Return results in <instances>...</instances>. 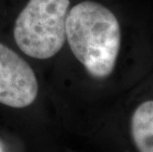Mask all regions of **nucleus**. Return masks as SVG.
I'll return each instance as SVG.
<instances>
[{"label":"nucleus","mask_w":153,"mask_h":152,"mask_svg":"<svg viewBox=\"0 0 153 152\" xmlns=\"http://www.w3.org/2000/svg\"><path fill=\"white\" fill-rule=\"evenodd\" d=\"M131 135L139 152H153V101L136 108L131 118Z\"/></svg>","instance_id":"obj_4"},{"label":"nucleus","mask_w":153,"mask_h":152,"mask_svg":"<svg viewBox=\"0 0 153 152\" xmlns=\"http://www.w3.org/2000/svg\"><path fill=\"white\" fill-rule=\"evenodd\" d=\"M38 91V80L32 67L0 43V103L11 108H26L34 103Z\"/></svg>","instance_id":"obj_3"},{"label":"nucleus","mask_w":153,"mask_h":152,"mask_svg":"<svg viewBox=\"0 0 153 152\" xmlns=\"http://www.w3.org/2000/svg\"><path fill=\"white\" fill-rule=\"evenodd\" d=\"M69 0H29L16 19L18 47L37 59L54 56L63 47Z\"/></svg>","instance_id":"obj_2"},{"label":"nucleus","mask_w":153,"mask_h":152,"mask_svg":"<svg viewBox=\"0 0 153 152\" xmlns=\"http://www.w3.org/2000/svg\"><path fill=\"white\" fill-rule=\"evenodd\" d=\"M0 152H4V149H3V146H2L1 142H0Z\"/></svg>","instance_id":"obj_5"},{"label":"nucleus","mask_w":153,"mask_h":152,"mask_svg":"<svg viewBox=\"0 0 153 152\" xmlns=\"http://www.w3.org/2000/svg\"><path fill=\"white\" fill-rule=\"evenodd\" d=\"M65 37L74 56L95 78L113 72L120 47L115 14L95 1H82L67 13Z\"/></svg>","instance_id":"obj_1"}]
</instances>
